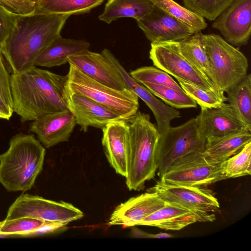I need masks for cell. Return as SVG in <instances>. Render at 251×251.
I'll return each instance as SVG.
<instances>
[{
	"instance_id": "obj_13",
	"label": "cell",
	"mask_w": 251,
	"mask_h": 251,
	"mask_svg": "<svg viewBox=\"0 0 251 251\" xmlns=\"http://www.w3.org/2000/svg\"><path fill=\"white\" fill-rule=\"evenodd\" d=\"M136 22L151 43L179 41L196 33L188 25L154 4L149 14Z\"/></svg>"
},
{
	"instance_id": "obj_23",
	"label": "cell",
	"mask_w": 251,
	"mask_h": 251,
	"mask_svg": "<svg viewBox=\"0 0 251 251\" xmlns=\"http://www.w3.org/2000/svg\"><path fill=\"white\" fill-rule=\"evenodd\" d=\"M250 142H251V134L249 131L209 138L206 139L202 155L210 163H221L238 153Z\"/></svg>"
},
{
	"instance_id": "obj_31",
	"label": "cell",
	"mask_w": 251,
	"mask_h": 251,
	"mask_svg": "<svg viewBox=\"0 0 251 251\" xmlns=\"http://www.w3.org/2000/svg\"><path fill=\"white\" fill-rule=\"evenodd\" d=\"M224 173L226 179L251 175V142L224 162Z\"/></svg>"
},
{
	"instance_id": "obj_26",
	"label": "cell",
	"mask_w": 251,
	"mask_h": 251,
	"mask_svg": "<svg viewBox=\"0 0 251 251\" xmlns=\"http://www.w3.org/2000/svg\"><path fill=\"white\" fill-rule=\"evenodd\" d=\"M226 92V101L244 124L251 129V75L247 74Z\"/></svg>"
},
{
	"instance_id": "obj_14",
	"label": "cell",
	"mask_w": 251,
	"mask_h": 251,
	"mask_svg": "<svg viewBox=\"0 0 251 251\" xmlns=\"http://www.w3.org/2000/svg\"><path fill=\"white\" fill-rule=\"evenodd\" d=\"M196 117L198 130L206 140L241 131L251 132L229 103L216 108L201 107Z\"/></svg>"
},
{
	"instance_id": "obj_24",
	"label": "cell",
	"mask_w": 251,
	"mask_h": 251,
	"mask_svg": "<svg viewBox=\"0 0 251 251\" xmlns=\"http://www.w3.org/2000/svg\"><path fill=\"white\" fill-rule=\"evenodd\" d=\"M153 6L151 0H107L99 19L108 24L125 17L137 21L149 14Z\"/></svg>"
},
{
	"instance_id": "obj_34",
	"label": "cell",
	"mask_w": 251,
	"mask_h": 251,
	"mask_svg": "<svg viewBox=\"0 0 251 251\" xmlns=\"http://www.w3.org/2000/svg\"><path fill=\"white\" fill-rule=\"evenodd\" d=\"M46 221L30 218L22 217L5 219L0 226V235H20L31 232L42 226Z\"/></svg>"
},
{
	"instance_id": "obj_18",
	"label": "cell",
	"mask_w": 251,
	"mask_h": 251,
	"mask_svg": "<svg viewBox=\"0 0 251 251\" xmlns=\"http://www.w3.org/2000/svg\"><path fill=\"white\" fill-rule=\"evenodd\" d=\"M67 60L68 63L99 82L119 90L126 88L117 69L101 52L87 50L69 57Z\"/></svg>"
},
{
	"instance_id": "obj_4",
	"label": "cell",
	"mask_w": 251,
	"mask_h": 251,
	"mask_svg": "<svg viewBox=\"0 0 251 251\" xmlns=\"http://www.w3.org/2000/svg\"><path fill=\"white\" fill-rule=\"evenodd\" d=\"M127 122L130 143L126 183L129 190L140 191L158 169L157 147L160 136L149 114L138 111Z\"/></svg>"
},
{
	"instance_id": "obj_5",
	"label": "cell",
	"mask_w": 251,
	"mask_h": 251,
	"mask_svg": "<svg viewBox=\"0 0 251 251\" xmlns=\"http://www.w3.org/2000/svg\"><path fill=\"white\" fill-rule=\"evenodd\" d=\"M201 39L208 60L207 76L217 90L226 92L247 75L248 59L219 35L201 33Z\"/></svg>"
},
{
	"instance_id": "obj_41",
	"label": "cell",
	"mask_w": 251,
	"mask_h": 251,
	"mask_svg": "<svg viewBox=\"0 0 251 251\" xmlns=\"http://www.w3.org/2000/svg\"><path fill=\"white\" fill-rule=\"evenodd\" d=\"M1 222H0V226L1 225Z\"/></svg>"
},
{
	"instance_id": "obj_29",
	"label": "cell",
	"mask_w": 251,
	"mask_h": 251,
	"mask_svg": "<svg viewBox=\"0 0 251 251\" xmlns=\"http://www.w3.org/2000/svg\"><path fill=\"white\" fill-rule=\"evenodd\" d=\"M142 84L152 94L173 108L182 109L197 107L198 104L195 100L184 91L149 82H145Z\"/></svg>"
},
{
	"instance_id": "obj_27",
	"label": "cell",
	"mask_w": 251,
	"mask_h": 251,
	"mask_svg": "<svg viewBox=\"0 0 251 251\" xmlns=\"http://www.w3.org/2000/svg\"><path fill=\"white\" fill-rule=\"evenodd\" d=\"M201 33H196L182 40L169 42L185 59L207 76L208 60L201 39Z\"/></svg>"
},
{
	"instance_id": "obj_38",
	"label": "cell",
	"mask_w": 251,
	"mask_h": 251,
	"mask_svg": "<svg viewBox=\"0 0 251 251\" xmlns=\"http://www.w3.org/2000/svg\"><path fill=\"white\" fill-rule=\"evenodd\" d=\"M67 224L53 222H46L37 229L23 235L22 236H41L64 231Z\"/></svg>"
},
{
	"instance_id": "obj_28",
	"label": "cell",
	"mask_w": 251,
	"mask_h": 251,
	"mask_svg": "<svg viewBox=\"0 0 251 251\" xmlns=\"http://www.w3.org/2000/svg\"><path fill=\"white\" fill-rule=\"evenodd\" d=\"M168 14L183 23L195 33L201 32L207 27L204 18L182 6L174 0H151Z\"/></svg>"
},
{
	"instance_id": "obj_33",
	"label": "cell",
	"mask_w": 251,
	"mask_h": 251,
	"mask_svg": "<svg viewBox=\"0 0 251 251\" xmlns=\"http://www.w3.org/2000/svg\"><path fill=\"white\" fill-rule=\"evenodd\" d=\"M184 7L209 21L215 19L234 0H182Z\"/></svg>"
},
{
	"instance_id": "obj_19",
	"label": "cell",
	"mask_w": 251,
	"mask_h": 251,
	"mask_svg": "<svg viewBox=\"0 0 251 251\" xmlns=\"http://www.w3.org/2000/svg\"><path fill=\"white\" fill-rule=\"evenodd\" d=\"M101 143L106 157L116 173L126 177L130 135L127 120L108 124L102 129Z\"/></svg>"
},
{
	"instance_id": "obj_20",
	"label": "cell",
	"mask_w": 251,
	"mask_h": 251,
	"mask_svg": "<svg viewBox=\"0 0 251 251\" xmlns=\"http://www.w3.org/2000/svg\"><path fill=\"white\" fill-rule=\"evenodd\" d=\"M165 204L156 193L147 192L130 198L118 205L111 215L108 226L132 227L139 223Z\"/></svg>"
},
{
	"instance_id": "obj_37",
	"label": "cell",
	"mask_w": 251,
	"mask_h": 251,
	"mask_svg": "<svg viewBox=\"0 0 251 251\" xmlns=\"http://www.w3.org/2000/svg\"><path fill=\"white\" fill-rule=\"evenodd\" d=\"M18 17L8 13L0 7V47L12 30Z\"/></svg>"
},
{
	"instance_id": "obj_21",
	"label": "cell",
	"mask_w": 251,
	"mask_h": 251,
	"mask_svg": "<svg viewBox=\"0 0 251 251\" xmlns=\"http://www.w3.org/2000/svg\"><path fill=\"white\" fill-rule=\"evenodd\" d=\"M197 222L200 220L192 210L177 203L165 201L162 207L144 219L138 226L179 230Z\"/></svg>"
},
{
	"instance_id": "obj_6",
	"label": "cell",
	"mask_w": 251,
	"mask_h": 251,
	"mask_svg": "<svg viewBox=\"0 0 251 251\" xmlns=\"http://www.w3.org/2000/svg\"><path fill=\"white\" fill-rule=\"evenodd\" d=\"M67 75V88L72 92L84 95L127 120L138 111L139 98L128 89L117 90L91 78L73 64Z\"/></svg>"
},
{
	"instance_id": "obj_2",
	"label": "cell",
	"mask_w": 251,
	"mask_h": 251,
	"mask_svg": "<svg viewBox=\"0 0 251 251\" xmlns=\"http://www.w3.org/2000/svg\"><path fill=\"white\" fill-rule=\"evenodd\" d=\"M70 16L35 12L18 16L0 47L12 74L33 66L39 54L61 36V30Z\"/></svg>"
},
{
	"instance_id": "obj_12",
	"label": "cell",
	"mask_w": 251,
	"mask_h": 251,
	"mask_svg": "<svg viewBox=\"0 0 251 251\" xmlns=\"http://www.w3.org/2000/svg\"><path fill=\"white\" fill-rule=\"evenodd\" d=\"M212 27L231 45H247L251 34V0H234L215 19Z\"/></svg>"
},
{
	"instance_id": "obj_36",
	"label": "cell",
	"mask_w": 251,
	"mask_h": 251,
	"mask_svg": "<svg viewBox=\"0 0 251 251\" xmlns=\"http://www.w3.org/2000/svg\"><path fill=\"white\" fill-rule=\"evenodd\" d=\"M10 75L4 63V59L0 47V94L7 103L13 107L10 85Z\"/></svg>"
},
{
	"instance_id": "obj_8",
	"label": "cell",
	"mask_w": 251,
	"mask_h": 251,
	"mask_svg": "<svg viewBox=\"0 0 251 251\" xmlns=\"http://www.w3.org/2000/svg\"><path fill=\"white\" fill-rule=\"evenodd\" d=\"M83 212L72 203L23 194L9 207L6 219L30 217L46 222L66 224L82 218Z\"/></svg>"
},
{
	"instance_id": "obj_1",
	"label": "cell",
	"mask_w": 251,
	"mask_h": 251,
	"mask_svg": "<svg viewBox=\"0 0 251 251\" xmlns=\"http://www.w3.org/2000/svg\"><path fill=\"white\" fill-rule=\"evenodd\" d=\"M67 75L32 66L12 74L10 85L13 108L22 122L68 109Z\"/></svg>"
},
{
	"instance_id": "obj_15",
	"label": "cell",
	"mask_w": 251,
	"mask_h": 251,
	"mask_svg": "<svg viewBox=\"0 0 251 251\" xmlns=\"http://www.w3.org/2000/svg\"><path fill=\"white\" fill-rule=\"evenodd\" d=\"M119 72L126 88L140 98L151 110L155 117L157 128L161 134L171 126L172 120L180 117L179 111L157 99L145 86L133 78L116 57L107 49L101 51Z\"/></svg>"
},
{
	"instance_id": "obj_9",
	"label": "cell",
	"mask_w": 251,
	"mask_h": 251,
	"mask_svg": "<svg viewBox=\"0 0 251 251\" xmlns=\"http://www.w3.org/2000/svg\"><path fill=\"white\" fill-rule=\"evenodd\" d=\"M147 192L156 193L163 201L174 202L189 209L201 222H213L220 203L212 191L204 187L186 186L157 182Z\"/></svg>"
},
{
	"instance_id": "obj_11",
	"label": "cell",
	"mask_w": 251,
	"mask_h": 251,
	"mask_svg": "<svg viewBox=\"0 0 251 251\" xmlns=\"http://www.w3.org/2000/svg\"><path fill=\"white\" fill-rule=\"evenodd\" d=\"M151 45L150 58L156 68L176 78L206 89L217 90L208 76L185 59L169 42L151 43Z\"/></svg>"
},
{
	"instance_id": "obj_17",
	"label": "cell",
	"mask_w": 251,
	"mask_h": 251,
	"mask_svg": "<svg viewBox=\"0 0 251 251\" xmlns=\"http://www.w3.org/2000/svg\"><path fill=\"white\" fill-rule=\"evenodd\" d=\"M76 125L69 110L50 113L33 121L29 131L36 134L45 148H49L68 141Z\"/></svg>"
},
{
	"instance_id": "obj_39",
	"label": "cell",
	"mask_w": 251,
	"mask_h": 251,
	"mask_svg": "<svg viewBox=\"0 0 251 251\" xmlns=\"http://www.w3.org/2000/svg\"><path fill=\"white\" fill-rule=\"evenodd\" d=\"M130 232V236L134 238H168L174 236L173 235L160 232L157 234H153L143 231L135 226H132Z\"/></svg>"
},
{
	"instance_id": "obj_16",
	"label": "cell",
	"mask_w": 251,
	"mask_h": 251,
	"mask_svg": "<svg viewBox=\"0 0 251 251\" xmlns=\"http://www.w3.org/2000/svg\"><path fill=\"white\" fill-rule=\"evenodd\" d=\"M67 103L68 109L73 114L76 125L84 132L87 131L89 126L102 129L112 122L124 120L116 112L105 106L84 95L68 89Z\"/></svg>"
},
{
	"instance_id": "obj_32",
	"label": "cell",
	"mask_w": 251,
	"mask_h": 251,
	"mask_svg": "<svg viewBox=\"0 0 251 251\" xmlns=\"http://www.w3.org/2000/svg\"><path fill=\"white\" fill-rule=\"evenodd\" d=\"M129 75L138 82L163 85L179 91H183L180 86L168 73L152 66H145L132 71Z\"/></svg>"
},
{
	"instance_id": "obj_10",
	"label": "cell",
	"mask_w": 251,
	"mask_h": 251,
	"mask_svg": "<svg viewBox=\"0 0 251 251\" xmlns=\"http://www.w3.org/2000/svg\"><path fill=\"white\" fill-rule=\"evenodd\" d=\"M160 178V181L165 184L193 187H205L226 179L224 162L210 163L202 153L177 162Z\"/></svg>"
},
{
	"instance_id": "obj_35",
	"label": "cell",
	"mask_w": 251,
	"mask_h": 251,
	"mask_svg": "<svg viewBox=\"0 0 251 251\" xmlns=\"http://www.w3.org/2000/svg\"><path fill=\"white\" fill-rule=\"evenodd\" d=\"M0 7L16 16H24L36 10V0H0Z\"/></svg>"
},
{
	"instance_id": "obj_25",
	"label": "cell",
	"mask_w": 251,
	"mask_h": 251,
	"mask_svg": "<svg viewBox=\"0 0 251 251\" xmlns=\"http://www.w3.org/2000/svg\"><path fill=\"white\" fill-rule=\"evenodd\" d=\"M105 0H36L35 12L69 15L88 13Z\"/></svg>"
},
{
	"instance_id": "obj_30",
	"label": "cell",
	"mask_w": 251,
	"mask_h": 251,
	"mask_svg": "<svg viewBox=\"0 0 251 251\" xmlns=\"http://www.w3.org/2000/svg\"><path fill=\"white\" fill-rule=\"evenodd\" d=\"M176 79L183 91L201 107L216 108L226 101L224 92L206 89L178 78Z\"/></svg>"
},
{
	"instance_id": "obj_7",
	"label": "cell",
	"mask_w": 251,
	"mask_h": 251,
	"mask_svg": "<svg viewBox=\"0 0 251 251\" xmlns=\"http://www.w3.org/2000/svg\"><path fill=\"white\" fill-rule=\"evenodd\" d=\"M206 140L200 134L195 118L172 127L160 134L157 159L158 175L161 176L177 162L202 153Z\"/></svg>"
},
{
	"instance_id": "obj_40",
	"label": "cell",
	"mask_w": 251,
	"mask_h": 251,
	"mask_svg": "<svg viewBox=\"0 0 251 251\" xmlns=\"http://www.w3.org/2000/svg\"><path fill=\"white\" fill-rule=\"evenodd\" d=\"M13 108L0 94V119L9 120L13 113Z\"/></svg>"
},
{
	"instance_id": "obj_3",
	"label": "cell",
	"mask_w": 251,
	"mask_h": 251,
	"mask_svg": "<svg viewBox=\"0 0 251 251\" xmlns=\"http://www.w3.org/2000/svg\"><path fill=\"white\" fill-rule=\"evenodd\" d=\"M45 154L33 134L14 135L8 149L0 154V183L9 192L30 190L43 169Z\"/></svg>"
},
{
	"instance_id": "obj_22",
	"label": "cell",
	"mask_w": 251,
	"mask_h": 251,
	"mask_svg": "<svg viewBox=\"0 0 251 251\" xmlns=\"http://www.w3.org/2000/svg\"><path fill=\"white\" fill-rule=\"evenodd\" d=\"M90 45L85 40L64 38L60 36L39 54L34 66L48 68L61 66L68 63L69 57L88 50Z\"/></svg>"
}]
</instances>
